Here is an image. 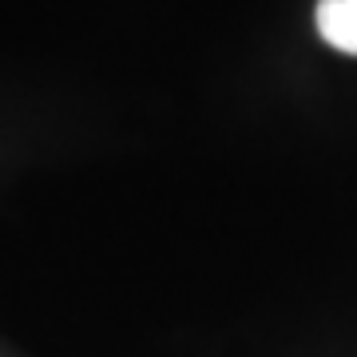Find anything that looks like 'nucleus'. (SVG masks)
Masks as SVG:
<instances>
[{"instance_id":"obj_1","label":"nucleus","mask_w":357,"mask_h":357,"mask_svg":"<svg viewBox=\"0 0 357 357\" xmlns=\"http://www.w3.org/2000/svg\"><path fill=\"white\" fill-rule=\"evenodd\" d=\"M314 20L330 48L357 56V0H318Z\"/></svg>"}]
</instances>
